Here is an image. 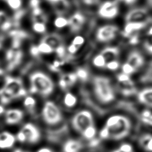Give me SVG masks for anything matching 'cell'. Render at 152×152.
<instances>
[{"label": "cell", "instance_id": "1", "mask_svg": "<svg viewBox=\"0 0 152 152\" xmlns=\"http://www.w3.org/2000/svg\"><path fill=\"white\" fill-rule=\"evenodd\" d=\"M132 124L131 119L122 115H114L109 117L99 136L102 139L121 140L127 137L131 132Z\"/></svg>", "mask_w": 152, "mask_h": 152}, {"label": "cell", "instance_id": "2", "mask_svg": "<svg viewBox=\"0 0 152 152\" xmlns=\"http://www.w3.org/2000/svg\"><path fill=\"white\" fill-rule=\"evenodd\" d=\"M30 82V91L39 93L43 96L50 95L54 89V83L47 74L41 71L33 72L29 77Z\"/></svg>", "mask_w": 152, "mask_h": 152}, {"label": "cell", "instance_id": "3", "mask_svg": "<svg viewBox=\"0 0 152 152\" xmlns=\"http://www.w3.org/2000/svg\"><path fill=\"white\" fill-rule=\"evenodd\" d=\"M93 88L96 98L102 103L107 104L115 100V91L107 77L96 76L93 79Z\"/></svg>", "mask_w": 152, "mask_h": 152}, {"label": "cell", "instance_id": "4", "mask_svg": "<svg viewBox=\"0 0 152 152\" xmlns=\"http://www.w3.org/2000/svg\"><path fill=\"white\" fill-rule=\"evenodd\" d=\"M42 116L45 122L49 125H57L62 119L60 109L52 101H48L45 103L42 110Z\"/></svg>", "mask_w": 152, "mask_h": 152}, {"label": "cell", "instance_id": "5", "mask_svg": "<svg viewBox=\"0 0 152 152\" xmlns=\"http://www.w3.org/2000/svg\"><path fill=\"white\" fill-rule=\"evenodd\" d=\"M41 134L36 126L31 123L26 124L18 132L15 137L20 142L36 143L40 140Z\"/></svg>", "mask_w": 152, "mask_h": 152}, {"label": "cell", "instance_id": "6", "mask_svg": "<svg viewBox=\"0 0 152 152\" xmlns=\"http://www.w3.org/2000/svg\"><path fill=\"white\" fill-rule=\"evenodd\" d=\"M71 124L75 131L81 134L86 129L94 125L93 115L87 110L79 111L73 116Z\"/></svg>", "mask_w": 152, "mask_h": 152}, {"label": "cell", "instance_id": "7", "mask_svg": "<svg viewBox=\"0 0 152 152\" xmlns=\"http://www.w3.org/2000/svg\"><path fill=\"white\" fill-rule=\"evenodd\" d=\"M3 87L12 94L14 99L21 97L26 94V90L20 78L7 76L4 79Z\"/></svg>", "mask_w": 152, "mask_h": 152}, {"label": "cell", "instance_id": "8", "mask_svg": "<svg viewBox=\"0 0 152 152\" xmlns=\"http://www.w3.org/2000/svg\"><path fill=\"white\" fill-rule=\"evenodd\" d=\"M118 1L116 0L106 1L99 8V15L104 18L112 19L116 17L119 13Z\"/></svg>", "mask_w": 152, "mask_h": 152}, {"label": "cell", "instance_id": "9", "mask_svg": "<svg viewBox=\"0 0 152 152\" xmlns=\"http://www.w3.org/2000/svg\"><path fill=\"white\" fill-rule=\"evenodd\" d=\"M119 29L116 26L107 24L99 28L97 30L96 37L98 41L106 42L114 39Z\"/></svg>", "mask_w": 152, "mask_h": 152}, {"label": "cell", "instance_id": "10", "mask_svg": "<svg viewBox=\"0 0 152 152\" xmlns=\"http://www.w3.org/2000/svg\"><path fill=\"white\" fill-rule=\"evenodd\" d=\"M126 22H140L150 20L148 11L145 8L138 7L129 10L125 17Z\"/></svg>", "mask_w": 152, "mask_h": 152}, {"label": "cell", "instance_id": "11", "mask_svg": "<svg viewBox=\"0 0 152 152\" xmlns=\"http://www.w3.org/2000/svg\"><path fill=\"white\" fill-rule=\"evenodd\" d=\"M23 53L18 48H11L5 53V59L7 62V69L9 71L14 69L21 62Z\"/></svg>", "mask_w": 152, "mask_h": 152}, {"label": "cell", "instance_id": "12", "mask_svg": "<svg viewBox=\"0 0 152 152\" xmlns=\"http://www.w3.org/2000/svg\"><path fill=\"white\" fill-rule=\"evenodd\" d=\"M150 22V20L140 22H126L122 34L124 37H129L132 34L145 28Z\"/></svg>", "mask_w": 152, "mask_h": 152}, {"label": "cell", "instance_id": "13", "mask_svg": "<svg viewBox=\"0 0 152 152\" xmlns=\"http://www.w3.org/2000/svg\"><path fill=\"white\" fill-rule=\"evenodd\" d=\"M23 112L18 109H10L5 112V121L9 125L19 123L23 119Z\"/></svg>", "mask_w": 152, "mask_h": 152}, {"label": "cell", "instance_id": "14", "mask_svg": "<svg viewBox=\"0 0 152 152\" xmlns=\"http://www.w3.org/2000/svg\"><path fill=\"white\" fill-rule=\"evenodd\" d=\"M84 22V16L81 12H77L68 19V26L71 31L77 32L82 28Z\"/></svg>", "mask_w": 152, "mask_h": 152}, {"label": "cell", "instance_id": "15", "mask_svg": "<svg viewBox=\"0 0 152 152\" xmlns=\"http://www.w3.org/2000/svg\"><path fill=\"white\" fill-rule=\"evenodd\" d=\"M137 94V100L141 104L152 108V87L142 88Z\"/></svg>", "mask_w": 152, "mask_h": 152}, {"label": "cell", "instance_id": "16", "mask_svg": "<svg viewBox=\"0 0 152 152\" xmlns=\"http://www.w3.org/2000/svg\"><path fill=\"white\" fill-rule=\"evenodd\" d=\"M126 62L137 70L144 64V58L139 51L134 50L129 52Z\"/></svg>", "mask_w": 152, "mask_h": 152}, {"label": "cell", "instance_id": "17", "mask_svg": "<svg viewBox=\"0 0 152 152\" xmlns=\"http://www.w3.org/2000/svg\"><path fill=\"white\" fill-rule=\"evenodd\" d=\"M16 137L7 131L0 133V148L7 149L11 148L16 141Z\"/></svg>", "mask_w": 152, "mask_h": 152}, {"label": "cell", "instance_id": "18", "mask_svg": "<svg viewBox=\"0 0 152 152\" xmlns=\"http://www.w3.org/2000/svg\"><path fill=\"white\" fill-rule=\"evenodd\" d=\"M77 79L78 78L75 73L71 72L64 74L61 75L59 79V85L62 89L66 90L73 86Z\"/></svg>", "mask_w": 152, "mask_h": 152}, {"label": "cell", "instance_id": "19", "mask_svg": "<svg viewBox=\"0 0 152 152\" xmlns=\"http://www.w3.org/2000/svg\"><path fill=\"white\" fill-rule=\"evenodd\" d=\"M49 45L55 51L59 46L62 45V39L61 36L56 33H50L43 37L41 40Z\"/></svg>", "mask_w": 152, "mask_h": 152}, {"label": "cell", "instance_id": "20", "mask_svg": "<svg viewBox=\"0 0 152 152\" xmlns=\"http://www.w3.org/2000/svg\"><path fill=\"white\" fill-rule=\"evenodd\" d=\"M83 143L77 140L69 139L66 141L63 145V152H80L83 148Z\"/></svg>", "mask_w": 152, "mask_h": 152}, {"label": "cell", "instance_id": "21", "mask_svg": "<svg viewBox=\"0 0 152 152\" xmlns=\"http://www.w3.org/2000/svg\"><path fill=\"white\" fill-rule=\"evenodd\" d=\"M119 49L116 46H109L104 48L100 52L106 63L107 62L116 60L119 55Z\"/></svg>", "mask_w": 152, "mask_h": 152}, {"label": "cell", "instance_id": "22", "mask_svg": "<svg viewBox=\"0 0 152 152\" xmlns=\"http://www.w3.org/2000/svg\"><path fill=\"white\" fill-rule=\"evenodd\" d=\"M140 146L147 152H152V134H144L138 139Z\"/></svg>", "mask_w": 152, "mask_h": 152}, {"label": "cell", "instance_id": "23", "mask_svg": "<svg viewBox=\"0 0 152 152\" xmlns=\"http://www.w3.org/2000/svg\"><path fill=\"white\" fill-rule=\"evenodd\" d=\"M31 20L33 23L39 22L46 24L48 20V17L42 8L39 7L32 9Z\"/></svg>", "mask_w": 152, "mask_h": 152}, {"label": "cell", "instance_id": "24", "mask_svg": "<svg viewBox=\"0 0 152 152\" xmlns=\"http://www.w3.org/2000/svg\"><path fill=\"white\" fill-rule=\"evenodd\" d=\"M12 26V21L8 14L4 11L0 10V29L2 31H8Z\"/></svg>", "mask_w": 152, "mask_h": 152}, {"label": "cell", "instance_id": "25", "mask_svg": "<svg viewBox=\"0 0 152 152\" xmlns=\"http://www.w3.org/2000/svg\"><path fill=\"white\" fill-rule=\"evenodd\" d=\"M77 103V97L70 92L66 93L64 97V104L68 107H73Z\"/></svg>", "mask_w": 152, "mask_h": 152}, {"label": "cell", "instance_id": "26", "mask_svg": "<svg viewBox=\"0 0 152 152\" xmlns=\"http://www.w3.org/2000/svg\"><path fill=\"white\" fill-rule=\"evenodd\" d=\"M119 90L124 96H128L137 93V91L135 86H124L119 84Z\"/></svg>", "mask_w": 152, "mask_h": 152}, {"label": "cell", "instance_id": "27", "mask_svg": "<svg viewBox=\"0 0 152 152\" xmlns=\"http://www.w3.org/2000/svg\"><path fill=\"white\" fill-rule=\"evenodd\" d=\"M96 133H97L96 128L94 125L86 129L81 134L85 139L90 141L94 138L96 135Z\"/></svg>", "mask_w": 152, "mask_h": 152}, {"label": "cell", "instance_id": "28", "mask_svg": "<svg viewBox=\"0 0 152 152\" xmlns=\"http://www.w3.org/2000/svg\"><path fill=\"white\" fill-rule=\"evenodd\" d=\"M36 47L39 54H50L54 52V50L49 45L42 41Z\"/></svg>", "mask_w": 152, "mask_h": 152}, {"label": "cell", "instance_id": "29", "mask_svg": "<svg viewBox=\"0 0 152 152\" xmlns=\"http://www.w3.org/2000/svg\"><path fill=\"white\" fill-rule=\"evenodd\" d=\"M23 104L24 107L31 112L34 110L36 106V102L33 97L28 96L24 98Z\"/></svg>", "mask_w": 152, "mask_h": 152}, {"label": "cell", "instance_id": "30", "mask_svg": "<svg viewBox=\"0 0 152 152\" xmlns=\"http://www.w3.org/2000/svg\"><path fill=\"white\" fill-rule=\"evenodd\" d=\"M106 62L103 56L100 54L96 55L93 59V64L98 68H104Z\"/></svg>", "mask_w": 152, "mask_h": 152}, {"label": "cell", "instance_id": "31", "mask_svg": "<svg viewBox=\"0 0 152 152\" xmlns=\"http://www.w3.org/2000/svg\"><path fill=\"white\" fill-rule=\"evenodd\" d=\"M54 26L58 28H62L68 26V20L64 17H58L53 22Z\"/></svg>", "mask_w": 152, "mask_h": 152}, {"label": "cell", "instance_id": "32", "mask_svg": "<svg viewBox=\"0 0 152 152\" xmlns=\"http://www.w3.org/2000/svg\"><path fill=\"white\" fill-rule=\"evenodd\" d=\"M33 30L37 33H43L46 30V26L45 23L34 22L32 26Z\"/></svg>", "mask_w": 152, "mask_h": 152}, {"label": "cell", "instance_id": "33", "mask_svg": "<svg viewBox=\"0 0 152 152\" xmlns=\"http://www.w3.org/2000/svg\"><path fill=\"white\" fill-rule=\"evenodd\" d=\"M121 69H122V72L124 73L125 74L131 75V74H134L137 69L134 68L131 65L128 64V62H125L121 66Z\"/></svg>", "mask_w": 152, "mask_h": 152}, {"label": "cell", "instance_id": "34", "mask_svg": "<svg viewBox=\"0 0 152 152\" xmlns=\"http://www.w3.org/2000/svg\"><path fill=\"white\" fill-rule=\"evenodd\" d=\"M143 48L148 53L152 55V36H147L144 40Z\"/></svg>", "mask_w": 152, "mask_h": 152}, {"label": "cell", "instance_id": "35", "mask_svg": "<svg viewBox=\"0 0 152 152\" xmlns=\"http://www.w3.org/2000/svg\"><path fill=\"white\" fill-rule=\"evenodd\" d=\"M75 73L76 74L78 79H80L81 81H86L88 77V74L87 71L83 68H78Z\"/></svg>", "mask_w": 152, "mask_h": 152}, {"label": "cell", "instance_id": "36", "mask_svg": "<svg viewBox=\"0 0 152 152\" xmlns=\"http://www.w3.org/2000/svg\"><path fill=\"white\" fill-rule=\"evenodd\" d=\"M8 5L14 10H18L22 5V0H7Z\"/></svg>", "mask_w": 152, "mask_h": 152}, {"label": "cell", "instance_id": "37", "mask_svg": "<svg viewBox=\"0 0 152 152\" xmlns=\"http://www.w3.org/2000/svg\"><path fill=\"white\" fill-rule=\"evenodd\" d=\"M65 64V60L64 59H59L54 61L49 66L50 69L53 71H56L59 69L60 67Z\"/></svg>", "mask_w": 152, "mask_h": 152}, {"label": "cell", "instance_id": "38", "mask_svg": "<svg viewBox=\"0 0 152 152\" xmlns=\"http://www.w3.org/2000/svg\"><path fill=\"white\" fill-rule=\"evenodd\" d=\"M120 66V64L118 61L113 60L109 62H107L106 64L105 68H106L107 69L110 71H116L117 70Z\"/></svg>", "mask_w": 152, "mask_h": 152}, {"label": "cell", "instance_id": "39", "mask_svg": "<svg viewBox=\"0 0 152 152\" xmlns=\"http://www.w3.org/2000/svg\"><path fill=\"white\" fill-rule=\"evenodd\" d=\"M116 78H117L118 83H120L127 82V81L132 80L131 78L130 77V75L125 74L122 72L118 74L116 76Z\"/></svg>", "mask_w": 152, "mask_h": 152}, {"label": "cell", "instance_id": "40", "mask_svg": "<svg viewBox=\"0 0 152 152\" xmlns=\"http://www.w3.org/2000/svg\"><path fill=\"white\" fill-rule=\"evenodd\" d=\"M84 38L81 36H75L73 40H72L71 43L77 45L79 47H81L84 43Z\"/></svg>", "mask_w": 152, "mask_h": 152}, {"label": "cell", "instance_id": "41", "mask_svg": "<svg viewBox=\"0 0 152 152\" xmlns=\"http://www.w3.org/2000/svg\"><path fill=\"white\" fill-rule=\"evenodd\" d=\"M119 148L121 150L124 151L125 152H132V151H133V147H132V145L129 144V143H126V142L123 143L119 147Z\"/></svg>", "mask_w": 152, "mask_h": 152}, {"label": "cell", "instance_id": "42", "mask_svg": "<svg viewBox=\"0 0 152 152\" xmlns=\"http://www.w3.org/2000/svg\"><path fill=\"white\" fill-rule=\"evenodd\" d=\"M128 38H129V43L131 45H132L137 44L139 42V41H140L139 36L137 33L132 34Z\"/></svg>", "mask_w": 152, "mask_h": 152}, {"label": "cell", "instance_id": "43", "mask_svg": "<svg viewBox=\"0 0 152 152\" xmlns=\"http://www.w3.org/2000/svg\"><path fill=\"white\" fill-rule=\"evenodd\" d=\"M80 48V47L77 46V45H75L72 43H71L70 45L68 47V52L69 53V54L71 55H74L75 54L77 51Z\"/></svg>", "mask_w": 152, "mask_h": 152}, {"label": "cell", "instance_id": "44", "mask_svg": "<svg viewBox=\"0 0 152 152\" xmlns=\"http://www.w3.org/2000/svg\"><path fill=\"white\" fill-rule=\"evenodd\" d=\"M29 5L32 9L39 7H40V0H30Z\"/></svg>", "mask_w": 152, "mask_h": 152}, {"label": "cell", "instance_id": "45", "mask_svg": "<svg viewBox=\"0 0 152 152\" xmlns=\"http://www.w3.org/2000/svg\"><path fill=\"white\" fill-rule=\"evenodd\" d=\"M83 2L87 5H94L97 4L99 0H83Z\"/></svg>", "mask_w": 152, "mask_h": 152}, {"label": "cell", "instance_id": "46", "mask_svg": "<svg viewBox=\"0 0 152 152\" xmlns=\"http://www.w3.org/2000/svg\"><path fill=\"white\" fill-rule=\"evenodd\" d=\"M117 1H122L127 5H132L136 2L137 0H116Z\"/></svg>", "mask_w": 152, "mask_h": 152}, {"label": "cell", "instance_id": "47", "mask_svg": "<svg viewBox=\"0 0 152 152\" xmlns=\"http://www.w3.org/2000/svg\"><path fill=\"white\" fill-rule=\"evenodd\" d=\"M37 152H53V151L49 148L44 147L39 149Z\"/></svg>", "mask_w": 152, "mask_h": 152}, {"label": "cell", "instance_id": "48", "mask_svg": "<svg viewBox=\"0 0 152 152\" xmlns=\"http://www.w3.org/2000/svg\"><path fill=\"white\" fill-rule=\"evenodd\" d=\"M49 2H50V3H52V4H58V3H59V2H61V1H64V0H48Z\"/></svg>", "mask_w": 152, "mask_h": 152}, {"label": "cell", "instance_id": "49", "mask_svg": "<svg viewBox=\"0 0 152 152\" xmlns=\"http://www.w3.org/2000/svg\"><path fill=\"white\" fill-rule=\"evenodd\" d=\"M5 112V109L2 104H0V115Z\"/></svg>", "mask_w": 152, "mask_h": 152}, {"label": "cell", "instance_id": "50", "mask_svg": "<svg viewBox=\"0 0 152 152\" xmlns=\"http://www.w3.org/2000/svg\"><path fill=\"white\" fill-rule=\"evenodd\" d=\"M147 36H152V26L148 28L147 32Z\"/></svg>", "mask_w": 152, "mask_h": 152}, {"label": "cell", "instance_id": "51", "mask_svg": "<svg viewBox=\"0 0 152 152\" xmlns=\"http://www.w3.org/2000/svg\"><path fill=\"white\" fill-rule=\"evenodd\" d=\"M112 152H125V151H122V150H121L119 148H117V149H116V150H113Z\"/></svg>", "mask_w": 152, "mask_h": 152}, {"label": "cell", "instance_id": "52", "mask_svg": "<svg viewBox=\"0 0 152 152\" xmlns=\"http://www.w3.org/2000/svg\"><path fill=\"white\" fill-rule=\"evenodd\" d=\"M13 152H27V151H24V150H21V149H16V150H15Z\"/></svg>", "mask_w": 152, "mask_h": 152}, {"label": "cell", "instance_id": "53", "mask_svg": "<svg viewBox=\"0 0 152 152\" xmlns=\"http://www.w3.org/2000/svg\"><path fill=\"white\" fill-rule=\"evenodd\" d=\"M3 74H4V71L1 68H0V75H2Z\"/></svg>", "mask_w": 152, "mask_h": 152}, {"label": "cell", "instance_id": "54", "mask_svg": "<svg viewBox=\"0 0 152 152\" xmlns=\"http://www.w3.org/2000/svg\"><path fill=\"white\" fill-rule=\"evenodd\" d=\"M148 1H149V2H150V4H152V0H148Z\"/></svg>", "mask_w": 152, "mask_h": 152}, {"label": "cell", "instance_id": "55", "mask_svg": "<svg viewBox=\"0 0 152 152\" xmlns=\"http://www.w3.org/2000/svg\"><path fill=\"white\" fill-rule=\"evenodd\" d=\"M150 21L152 23V18H150Z\"/></svg>", "mask_w": 152, "mask_h": 152}, {"label": "cell", "instance_id": "56", "mask_svg": "<svg viewBox=\"0 0 152 152\" xmlns=\"http://www.w3.org/2000/svg\"><path fill=\"white\" fill-rule=\"evenodd\" d=\"M4 1H7V0H4Z\"/></svg>", "mask_w": 152, "mask_h": 152}, {"label": "cell", "instance_id": "57", "mask_svg": "<svg viewBox=\"0 0 152 152\" xmlns=\"http://www.w3.org/2000/svg\"><path fill=\"white\" fill-rule=\"evenodd\" d=\"M132 152H133V151H132Z\"/></svg>", "mask_w": 152, "mask_h": 152}]
</instances>
